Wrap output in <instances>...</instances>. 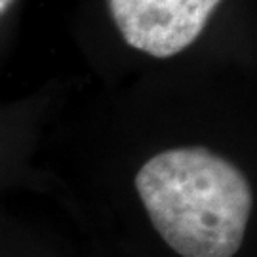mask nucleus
<instances>
[{
	"label": "nucleus",
	"instance_id": "f257e3e1",
	"mask_svg": "<svg viewBox=\"0 0 257 257\" xmlns=\"http://www.w3.org/2000/svg\"><path fill=\"white\" fill-rule=\"evenodd\" d=\"M158 236L179 257H234L253 208L248 177L206 147L151 156L134 179Z\"/></svg>",
	"mask_w": 257,
	"mask_h": 257
},
{
	"label": "nucleus",
	"instance_id": "f03ea898",
	"mask_svg": "<svg viewBox=\"0 0 257 257\" xmlns=\"http://www.w3.org/2000/svg\"><path fill=\"white\" fill-rule=\"evenodd\" d=\"M221 0H109L112 21L130 48L166 59L202 35Z\"/></svg>",
	"mask_w": 257,
	"mask_h": 257
},
{
	"label": "nucleus",
	"instance_id": "7ed1b4c3",
	"mask_svg": "<svg viewBox=\"0 0 257 257\" xmlns=\"http://www.w3.org/2000/svg\"><path fill=\"white\" fill-rule=\"evenodd\" d=\"M12 2H14V0H0V18L6 14V10L12 6Z\"/></svg>",
	"mask_w": 257,
	"mask_h": 257
}]
</instances>
